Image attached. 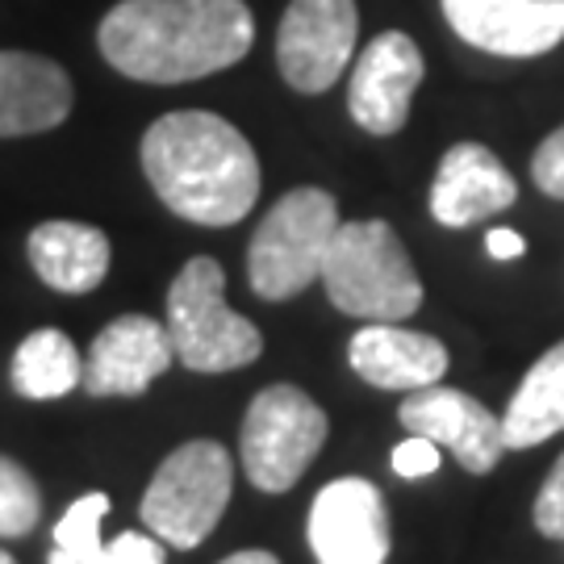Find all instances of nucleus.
I'll list each match as a JSON object with an SVG mask.
<instances>
[{"mask_svg":"<svg viewBox=\"0 0 564 564\" xmlns=\"http://www.w3.org/2000/svg\"><path fill=\"white\" fill-rule=\"evenodd\" d=\"M506 447H535L564 431V339L531 364L502 414Z\"/></svg>","mask_w":564,"mask_h":564,"instance_id":"nucleus-18","label":"nucleus"},{"mask_svg":"<svg viewBox=\"0 0 564 564\" xmlns=\"http://www.w3.org/2000/svg\"><path fill=\"white\" fill-rule=\"evenodd\" d=\"M423 51L410 34H402V30L377 34L351 67V84H347L351 121L377 139L398 134L410 121V105H414V93L423 84Z\"/></svg>","mask_w":564,"mask_h":564,"instance_id":"nucleus-10","label":"nucleus"},{"mask_svg":"<svg viewBox=\"0 0 564 564\" xmlns=\"http://www.w3.org/2000/svg\"><path fill=\"white\" fill-rule=\"evenodd\" d=\"M42 494L18 460L0 456V540H21L39 527Z\"/></svg>","mask_w":564,"mask_h":564,"instance_id":"nucleus-20","label":"nucleus"},{"mask_svg":"<svg viewBox=\"0 0 564 564\" xmlns=\"http://www.w3.org/2000/svg\"><path fill=\"white\" fill-rule=\"evenodd\" d=\"M160 535H139V531H121L113 544H105V564H163Z\"/></svg>","mask_w":564,"mask_h":564,"instance_id":"nucleus-23","label":"nucleus"},{"mask_svg":"<svg viewBox=\"0 0 564 564\" xmlns=\"http://www.w3.org/2000/svg\"><path fill=\"white\" fill-rule=\"evenodd\" d=\"M142 172L176 218L235 226L260 202V160L239 126L209 109L163 113L142 134Z\"/></svg>","mask_w":564,"mask_h":564,"instance_id":"nucleus-2","label":"nucleus"},{"mask_svg":"<svg viewBox=\"0 0 564 564\" xmlns=\"http://www.w3.org/2000/svg\"><path fill=\"white\" fill-rule=\"evenodd\" d=\"M468 46L502 59H535L564 42V0H440Z\"/></svg>","mask_w":564,"mask_h":564,"instance_id":"nucleus-12","label":"nucleus"},{"mask_svg":"<svg viewBox=\"0 0 564 564\" xmlns=\"http://www.w3.org/2000/svg\"><path fill=\"white\" fill-rule=\"evenodd\" d=\"M323 284L335 310L364 323H405L423 305V281L398 230L381 218L339 223L326 247Z\"/></svg>","mask_w":564,"mask_h":564,"instance_id":"nucleus-3","label":"nucleus"},{"mask_svg":"<svg viewBox=\"0 0 564 564\" xmlns=\"http://www.w3.org/2000/svg\"><path fill=\"white\" fill-rule=\"evenodd\" d=\"M310 547L318 564H384L389 561V510L372 481H330L310 506Z\"/></svg>","mask_w":564,"mask_h":564,"instance_id":"nucleus-11","label":"nucleus"},{"mask_svg":"<svg viewBox=\"0 0 564 564\" xmlns=\"http://www.w3.org/2000/svg\"><path fill=\"white\" fill-rule=\"evenodd\" d=\"M251 42L256 18L247 0H118L97 30L105 63L142 84L218 76Z\"/></svg>","mask_w":564,"mask_h":564,"instance_id":"nucleus-1","label":"nucleus"},{"mask_svg":"<svg viewBox=\"0 0 564 564\" xmlns=\"http://www.w3.org/2000/svg\"><path fill=\"white\" fill-rule=\"evenodd\" d=\"M0 564H18V561H13V556H9V552H4V547H0Z\"/></svg>","mask_w":564,"mask_h":564,"instance_id":"nucleus-27","label":"nucleus"},{"mask_svg":"<svg viewBox=\"0 0 564 564\" xmlns=\"http://www.w3.org/2000/svg\"><path fill=\"white\" fill-rule=\"evenodd\" d=\"M167 335L188 372H235L263 351L260 326L226 305V272L209 256L184 263L167 289Z\"/></svg>","mask_w":564,"mask_h":564,"instance_id":"nucleus-4","label":"nucleus"},{"mask_svg":"<svg viewBox=\"0 0 564 564\" xmlns=\"http://www.w3.org/2000/svg\"><path fill=\"white\" fill-rule=\"evenodd\" d=\"M347 360L360 381L414 393V389L444 381L452 356L435 335L410 330L402 323H368L347 343Z\"/></svg>","mask_w":564,"mask_h":564,"instance_id":"nucleus-15","label":"nucleus"},{"mask_svg":"<svg viewBox=\"0 0 564 564\" xmlns=\"http://www.w3.org/2000/svg\"><path fill=\"white\" fill-rule=\"evenodd\" d=\"M223 564H281L272 552H263V547H251V552H235V556H226Z\"/></svg>","mask_w":564,"mask_h":564,"instance_id":"nucleus-26","label":"nucleus"},{"mask_svg":"<svg viewBox=\"0 0 564 564\" xmlns=\"http://www.w3.org/2000/svg\"><path fill=\"white\" fill-rule=\"evenodd\" d=\"M440 468V444H431L423 435H410L405 444L393 447V473L398 477H431Z\"/></svg>","mask_w":564,"mask_h":564,"instance_id":"nucleus-24","label":"nucleus"},{"mask_svg":"<svg viewBox=\"0 0 564 564\" xmlns=\"http://www.w3.org/2000/svg\"><path fill=\"white\" fill-rule=\"evenodd\" d=\"M531 181H535L540 193L564 202V126L552 130V134L535 147V155H531Z\"/></svg>","mask_w":564,"mask_h":564,"instance_id":"nucleus-21","label":"nucleus"},{"mask_svg":"<svg viewBox=\"0 0 564 564\" xmlns=\"http://www.w3.org/2000/svg\"><path fill=\"white\" fill-rule=\"evenodd\" d=\"M235 489V460L214 440L181 444L142 494V523L172 547H197L223 523Z\"/></svg>","mask_w":564,"mask_h":564,"instance_id":"nucleus-6","label":"nucleus"},{"mask_svg":"<svg viewBox=\"0 0 564 564\" xmlns=\"http://www.w3.org/2000/svg\"><path fill=\"white\" fill-rule=\"evenodd\" d=\"M80 351L55 326H42L34 335H25L21 347L13 351V368H9L13 389H18L21 398H30V402H55L63 393H72L80 384Z\"/></svg>","mask_w":564,"mask_h":564,"instance_id":"nucleus-19","label":"nucleus"},{"mask_svg":"<svg viewBox=\"0 0 564 564\" xmlns=\"http://www.w3.org/2000/svg\"><path fill=\"white\" fill-rule=\"evenodd\" d=\"M485 251L494 256V260H519L527 251V242L519 230H506V226H498V230H489L485 235Z\"/></svg>","mask_w":564,"mask_h":564,"instance_id":"nucleus-25","label":"nucleus"},{"mask_svg":"<svg viewBox=\"0 0 564 564\" xmlns=\"http://www.w3.org/2000/svg\"><path fill=\"white\" fill-rule=\"evenodd\" d=\"M339 230V205L326 188H293L263 214L247 251V281L263 302H289L323 281L326 247Z\"/></svg>","mask_w":564,"mask_h":564,"instance_id":"nucleus-5","label":"nucleus"},{"mask_svg":"<svg viewBox=\"0 0 564 564\" xmlns=\"http://www.w3.org/2000/svg\"><path fill=\"white\" fill-rule=\"evenodd\" d=\"M398 423L405 426V435H423L431 444L447 447L464 473H477V477L494 473L502 452H510L502 419L485 402L468 398L464 389H447L440 381L405 393Z\"/></svg>","mask_w":564,"mask_h":564,"instance_id":"nucleus-9","label":"nucleus"},{"mask_svg":"<svg viewBox=\"0 0 564 564\" xmlns=\"http://www.w3.org/2000/svg\"><path fill=\"white\" fill-rule=\"evenodd\" d=\"M72 80L55 59L30 51H0V139L55 130L72 113Z\"/></svg>","mask_w":564,"mask_h":564,"instance_id":"nucleus-16","label":"nucleus"},{"mask_svg":"<svg viewBox=\"0 0 564 564\" xmlns=\"http://www.w3.org/2000/svg\"><path fill=\"white\" fill-rule=\"evenodd\" d=\"M30 263L42 284L59 293H93L109 276L113 247L109 235L88 223H42L30 230Z\"/></svg>","mask_w":564,"mask_h":564,"instance_id":"nucleus-17","label":"nucleus"},{"mask_svg":"<svg viewBox=\"0 0 564 564\" xmlns=\"http://www.w3.org/2000/svg\"><path fill=\"white\" fill-rule=\"evenodd\" d=\"M356 0H293L276 30V67L289 88L326 93L356 55Z\"/></svg>","mask_w":564,"mask_h":564,"instance_id":"nucleus-8","label":"nucleus"},{"mask_svg":"<svg viewBox=\"0 0 564 564\" xmlns=\"http://www.w3.org/2000/svg\"><path fill=\"white\" fill-rule=\"evenodd\" d=\"M535 531L547 540H564V456L547 473L544 489L535 498Z\"/></svg>","mask_w":564,"mask_h":564,"instance_id":"nucleus-22","label":"nucleus"},{"mask_svg":"<svg viewBox=\"0 0 564 564\" xmlns=\"http://www.w3.org/2000/svg\"><path fill=\"white\" fill-rule=\"evenodd\" d=\"M519 202V184L502 167V160L481 142H456L440 160L431 184V218L440 226H464L494 218Z\"/></svg>","mask_w":564,"mask_h":564,"instance_id":"nucleus-14","label":"nucleus"},{"mask_svg":"<svg viewBox=\"0 0 564 564\" xmlns=\"http://www.w3.org/2000/svg\"><path fill=\"white\" fill-rule=\"evenodd\" d=\"M176 360L167 323L147 314H121L93 339L84 356V393L93 398H139Z\"/></svg>","mask_w":564,"mask_h":564,"instance_id":"nucleus-13","label":"nucleus"},{"mask_svg":"<svg viewBox=\"0 0 564 564\" xmlns=\"http://www.w3.org/2000/svg\"><path fill=\"white\" fill-rule=\"evenodd\" d=\"M326 410L297 384H268L242 419V473L263 494H284L326 444Z\"/></svg>","mask_w":564,"mask_h":564,"instance_id":"nucleus-7","label":"nucleus"}]
</instances>
